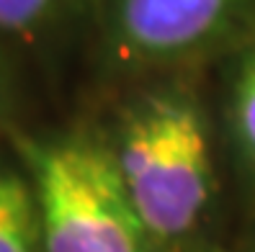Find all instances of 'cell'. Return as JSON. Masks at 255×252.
Wrapping results in <instances>:
<instances>
[{
    "instance_id": "6da1fadb",
    "label": "cell",
    "mask_w": 255,
    "mask_h": 252,
    "mask_svg": "<svg viewBox=\"0 0 255 252\" xmlns=\"http://www.w3.org/2000/svg\"><path fill=\"white\" fill-rule=\"evenodd\" d=\"M47 252H142L144 227L116 160L80 139H21Z\"/></svg>"
},
{
    "instance_id": "7a4b0ae2",
    "label": "cell",
    "mask_w": 255,
    "mask_h": 252,
    "mask_svg": "<svg viewBox=\"0 0 255 252\" xmlns=\"http://www.w3.org/2000/svg\"><path fill=\"white\" fill-rule=\"evenodd\" d=\"M114 160L144 232L175 237L199 221L212 190V162L191 103L147 100L129 118Z\"/></svg>"
},
{
    "instance_id": "3957f363",
    "label": "cell",
    "mask_w": 255,
    "mask_h": 252,
    "mask_svg": "<svg viewBox=\"0 0 255 252\" xmlns=\"http://www.w3.org/2000/svg\"><path fill=\"white\" fill-rule=\"evenodd\" d=\"M243 0H116L119 34L131 49L170 54L209 39Z\"/></svg>"
},
{
    "instance_id": "277c9868",
    "label": "cell",
    "mask_w": 255,
    "mask_h": 252,
    "mask_svg": "<svg viewBox=\"0 0 255 252\" xmlns=\"http://www.w3.org/2000/svg\"><path fill=\"white\" fill-rule=\"evenodd\" d=\"M0 252H47L31 177L10 165H0Z\"/></svg>"
},
{
    "instance_id": "5b68a950",
    "label": "cell",
    "mask_w": 255,
    "mask_h": 252,
    "mask_svg": "<svg viewBox=\"0 0 255 252\" xmlns=\"http://www.w3.org/2000/svg\"><path fill=\"white\" fill-rule=\"evenodd\" d=\"M65 0H0V31L34 36L62 8Z\"/></svg>"
},
{
    "instance_id": "8992f818",
    "label": "cell",
    "mask_w": 255,
    "mask_h": 252,
    "mask_svg": "<svg viewBox=\"0 0 255 252\" xmlns=\"http://www.w3.org/2000/svg\"><path fill=\"white\" fill-rule=\"evenodd\" d=\"M237 124L243 131V139L248 147L255 152V57L250 59V65L240 83V93H237Z\"/></svg>"
}]
</instances>
